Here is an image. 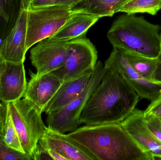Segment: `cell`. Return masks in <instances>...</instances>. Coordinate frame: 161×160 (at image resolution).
Wrapping results in <instances>:
<instances>
[{
	"mask_svg": "<svg viewBox=\"0 0 161 160\" xmlns=\"http://www.w3.org/2000/svg\"><path fill=\"white\" fill-rule=\"evenodd\" d=\"M70 41L46 39L37 43L30 50L31 64L37 75L54 71L63 66L70 48Z\"/></svg>",
	"mask_w": 161,
	"mask_h": 160,
	"instance_id": "8",
	"label": "cell"
},
{
	"mask_svg": "<svg viewBox=\"0 0 161 160\" xmlns=\"http://www.w3.org/2000/svg\"><path fill=\"white\" fill-rule=\"evenodd\" d=\"M104 66L120 73L135 90L140 98L153 101L161 94V84L150 81L144 78L130 65L125 56L114 49Z\"/></svg>",
	"mask_w": 161,
	"mask_h": 160,
	"instance_id": "9",
	"label": "cell"
},
{
	"mask_svg": "<svg viewBox=\"0 0 161 160\" xmlns=\"http://www.w3.org/2000/svg\"><path fill=\"white\" fill-rule=\"evenodd\" d=\"M158 63L157 68L153 74L152 81L156 83L161 84V53L159 55Z\"/></svg>",
	"mask_w": 161,
	"mask_h": 160,
	"instance_id": "27",
	"label": "cell"
},
{
	"mask_svg": "<svg viewBox=\"0 0 161 160\" xmlns=\"http://www.w3.org/2000/svg\"><path fill=\"white\" fill-rule=\"evenodd\" d=\"M160 46H161V27L160 29Z\"/></svg>",
	"mask_w": 161,
	"mask_h": 160,
	"instance_id": "32",
	"label": "cell"
},
{
	"mask_svg": "<svg viewBox=\"0 0 161 160\" xmlns=\"http://www.w3.org/2000/svg\"><path fill=\"white\" fill-rule=\"evenodd\" d=\"M129 0H82L71 8L75 12L98 17H112Z\"/></svg>",
	"mask_w": 161,
	"mask_h": 160,
	"instance_id": "17",
	"label": "cell"
},
{
	"mask_svg": "<svg viewBox=\"0 0 161 160\" xmlns=\"http://www.w3.org/2000/svg\"><path fill=\"white\" fill-rule=\"evenodd\" d=\"M120 124L154 160H161V142L148 127L144 111L135 108Z\"/></svg>",
	"mask_w": 161,
	"mask_h": 160,
	"instance_id": "10",
	"label": "cell"
},
{
	"mask_svg": "<svg viewBox=\"0 0 161 160\" xmlns=\"http://www.w3.org/2000/svg\"><path fill=\"white\" fill-rule=\"evenodd\" d=\"M161 9V0H129L119 12L126 14L146 13L155 16Z\"/></svg>",
	"mask_w": 161,
	"mask_h": 160,
	"instance_id": "20",
	"label": "cell"
},
{
	"mask_svg": "<svg viewBox=\"0 0 161 160\" xmlns=\"http://www.w3.org/2000/svg\"><path fill=\"white\" fill-rule=\"evenodd\" d=\"M97 52L94 44L84 36L71 40L70 48L63 66L52 71L64 82L93 71L97 63Z\"/></svg>",
	"mask_w": 161,
	"mask_h": 160,
	"instance_id": "7",
	"label": "cell"
},
{
	"mask_svg": "<svg viewBox=\"0 0 161 160\" xmlns=\"http://www.w3.org/2000/svg\"><path fill=\"white\" fill-rule=\"evenodd\" d=\"M159 117V118H160V119H161V117Z\"/></svg>",
	"mask_w": 161,
	"mask_h": 160,
	"instance_id": "33",
	"label": "cell"
},
{
	"mask_svg": "<svg viewBox=\"0 0 161 160\" xmlns=\"http://www.w3.org/2000/svg\"><path fill=\"white\" fill-rule=\"evenodd\" d=\"M27 84L24 63L6 61L0 79V101L20 100L23 97Z\"/></svg>",
	"mask_w": 161,
	"mask_h": 160,
	"instance_id": "12",
	"label": "cell"
},
{
	"mask_svg": "<svg viewBox=\"0 0 161 160\" xmlns=\"http://www.w3.org/2000/svg\"><path fill=\"white\" fill-rule=\"evenodd\" d=\"M5 103L0 101V135H2L4 117Z\"/></svg>",
	"mask_w": 161,
	"mask_h": 160,
	"instance_id": "29",
	"label": "cell"
},
{
	"mask_svg": "<svg viewBox=\"0 0 161 160\" xmlns=\"http://www.w3.org/2000/svg\"><path fill=\"white\" fill-rule=\"evenodd\" d=\"M5 63V60L3 58L1 54H0V79H1V75H2L3 68Z\"/></svg>",
	"mask_w": 161,
	"mask_h": 160,
	"instance_id": "30",
	"label": "cell"
},
{
	"mask_svg": "<svg viewBox=\"0 0 161 160\" xmlns=\"http://www.w3.org/2000/svg\"><path fill=\"white\" fill-rule=\"evenodd\" d=\"M161 26L135 14L121 15L113 23L107 37L113 48L128 49L151 57L161 53Z\"/></svg>",
	"mask_w": 161,
	"mask_h": 160,
	"instance_id": "3",
	"label": "cell"
},
{
	"mask_svg": "<svg viewBox=\"0 0 161 160\" xmlns=\"http://www.w3.org/2000/svg\"><path fill=\"white\" fill-rule=\"evenodd\" d=\"M99 19L93 15L75 12L58 32L49 38L58 41H70L82 37Z\"/></svg>",
	"mask_w": 161,
	"mask_h": 160,
	"instance_id": "16",
	"label": "cell"
},
{
	"mask_svg": "<svg viewBox=\"0 0 161 160\" xmlns=\"http://www.w3.org/2000/svg\"><path fill=\"white\" fill-rule=\"evenodd\" d=\"M148 127L156 138L161 142V120L152 114L145 115Z\"/></svg>",
	"mask_w": 161,
	"mask_h": 160,
	"instance_id": "24",
	"label": "cell"
},
{
	"mask_svg": "<svg viewBox=\"0 0 161 160\" xmlns=\"http://www.w3.org/2000/svg\"><path fill=\"white\" fill-rule=\"evenodd\" d=\"M39 142L57 151L67 160H97L87 148L68 134L58 132L47 126Z\"/></svg>",
	"mask_w": 161,
	"mask_h": 160,
	"instance_id": "14",
	"label": "cell"
},
{
	"mask_svg": "<svg viewBox=\"0 0 161 160\" xmlns=\"http://www.w3.org/2000/svg\"><path fill=\"white\" fill-rule=\"evenodd\" d=\"M4 103V117L2 137L9 147L16 151L25 154L21 144L18 132L11 118L8 103Z\"/></svg>",
	"mask_w": 161,
	"mask_h": 160,
	"instance_id": "21",
	"label": "cell"
},
{
	"mask_svg": "<svg viewBox=\"0 0 161 160\" xmlns=\"http://www.w3.org/2000/svg\"><path fill=\"white\" fill-rule=\"evenodd\" d=\"M145 115L152 114L158 117L161 116V94L144 111Z\"/></svg>",
	"mask_w": 161,
	"mask_h": 160,
	"instance_id": "25",
	"label": "cell"
},
{
	"mask_svg": "<svg viewBox=\"0 0 161 160\" xmlns=\"http://www.w3.org/2000/svg\"><path fill=\"white\" fill-rule=\"evenodd\" d=\"M23 8V0H0L1 42L15 26Z\"/></svg>",
	"mask_w": 161,
	"mask_h": 160,
	"instance_id": "18",
	"label": "cell"
},
{
	"mask_svg": "<svg viewBox=\"0 0 161 160\" xmlns=\"http://www.w3.org/2000/svg\"><path fill=\"white\" fill-rule=\"evenodd\" d=\"M101 81L88 99L79 125L120 123L136 108L140 97L116 70L106 67Z\"/></svg>",
	"mask_w": 161,
	"mask_h": 160,
	"instance_id": "1",
	"label": "cell"
},
{
	"mask_svg": "<svg viewBox=\"0 0 161 160\" xmlns=\"http://www.w3.org/2000/svg\"><path fill=\"white\" fill-rule=\"evenodd\" d=\"M81 1L82 0H58L55 4L60 5L71 8L74 6Z\"/></svg>",
	"mask_w": 161,
	"mask_h": 160,
	"instance_id": "28",
	"label": "cell"
},
{
	"mask_svg": "<svg viewBox=\"0 0 161 160\" xmlns=\"http://www.w3.org/2000/svg\"><path fill=\"white\" fill-rule=\"evenodd\" d=\"M27 9L23 8L11 32L0 43V54L8 62H24L26 52Z\"/></svg>",
	"mask_w": 161,
	"mask_h": 160,
	"instance_id": "13",
	"label": "cell"
},
{
	"mask_svg": "<svg viewBox=\"0 0 161 160\" xmlns=\"http://www.w3.org/2000/svg\"><path fill=\"white\" fill-rule=\"evenodd\" d=\"M58 0H32L29 8H34L54 5Z\"/></svg>",
	"mask_w": 161,
	"mask_h": 160,
	"instance_id": "26",
	"label": "cell"
},
{
	"mask_svg": "<svg viewBox=\"0 0 161 160\" xmlns=\"http://www.w3.org/2000/svg\"><path fill=\"white\" fill-rule=\"evenodd\" d=\"M0 160H34L31 156L9 147L0 135Z\"/></svg>",
	"mask_w": 161,
	"mask_h": 160,
	"instance_id": "22",
	"label": "cell"
},
{
	"mask_svg": "<svg viewBox=\"0 0 161 160\" xmlns=\"http://www.w3.org/2000/svg\"><path fill=\"white\" fill-rule=\"evenodd\" d=\"M93 71H88L78 78L64 82L44 112L48 115L58 111L79 95L88 84Z\"/></svg>",
	"mask_w": 161,
	"mask_h": 160,
	"instance_id": "15",
	"label": "cell"
},
{
	"mask_svg": "<svg viewBox=\"0 0 161 160\" xmlns=\"http://www.w3.org/2000/svg\"><path fill=\"white\" fill-rule=\"evenodd\" d=\"M105 70L102 62L97 61L90 81L80 95L65 107L47 115V127L62 133L75 131L79 126L80 114L91 94L101 81Z\"/></svg>",
	"mask_w": 161,
	"mask_h": 160,
	"instance_id": "6",
	"label": "cell"
},
{
	"mask_svg": "<svg viewBox=\"0 0 161 160\" xmlns=\"http://www.w3.org/2000/svg\"><path fill=\"white\" fill-rule=\"evenodd\" d=\"M27 11L26 52L35 44L54 34L75 13L71 8L56 4L29 8Z\"/></svg>",
	"mask_w": 161,
	"mask_h": 160,
	"instance_id": "5",
	"label": "cell"
},
{
	"mask_svg": "<svg viewBox=\"0 0 161 160\" xmlns=\"http://www.w3.org/2000/svg\"><path fill=\"white\" fill-rule=\"evenodd\" d=\"M68 135L97 160H154L120 123L85 126Z\"/></svg>",
	"mask_w": 161,
	"mask_h": 160,
	"instance_id": "2",
	"label": "cell"
},
{
	"mask_svg": "<svg viewBox=\"0 0 161 160\" xmlns=\"http://www.w3.org/2000/svg\"><path fill=\"white\" fill-rule=\"evenodd\" d=\"M114 49L121 53L130 65L138 73L148 80L153 82V74L158 63V57H149L125 48H114Z\"/></svg>",
	"mask_w": 161,
	"mask_h": 160,
	"instance_id": "19",
	"label": "cell"
},
{
	"mask_svg": "<svg viewBox=\"0 0 161 160\" xmlns=\"http://www.w3.org/2000/svg\"><path fill=\"white\" fill-rule=\"evenodd\" d=\"M67 160L57 151L38 142L35 160Z\"/></svg>",
	"mask_w": 161,
	"mask_h": 160,
	"instance_id": "23",
	"label": "cell"
},
{
	"mask_svg": "<svg viewBox=\"0 0 161 160\" xmlns=\"http://www.w3.org/2000/svg\"><path fill=\"white\" fill-rule=\"evenodd\" d=\"M8 103L23 149L35 160L38 142L47 128L42 121V113L26 99Z\"/></svg>",
	"mask_w": 161,
	"mask_h": 160,
	"instance_id": "4",
	"label": "cell"
},
{
	"mask_svg": "<svg viewBox=\"0 0 161 160\" xmlns=\"http://www.w3.org/2000/svg\"><path fill=\"white\" fill-rule=\"evenodd\" d=\"M30 74L23 97L33 102L42 113L64 81L52 72L37 75L30 71Z\"/></svg>",
	"mask_w": 161,
	"mask_h": 160,
	"instance_id": "11",
	"label": "cell"
},
{
	"mask_svg": "<svg viewBox=\"0 0 161 160\" xmlns=\"http://www.w3.org/2000/svg\"><path fill=\"white\" fill-rule=\"evenodd\" d=\"M32 0H23L24 8L28 9Z\"/></svg>",
	"mask_w": 161,
	"mask_h": 160,
	"instance_id": "31",
	"label": "cell"
}]
</instances>
